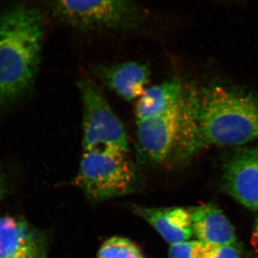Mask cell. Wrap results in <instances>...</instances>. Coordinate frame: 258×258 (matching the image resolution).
Wrapping results in <instances>:
<instances>
[{"label": "cell", "instance_id": "1", "mask_svg": "<svg viewBox=\"0 0 258 258\" xmlns=\"http://www.w3.org/2000/svg\"><path fill=\"white\" fill-rule=\"evenodd\" d=\"M258 139V97L222 86L185 87L184 125L174 161L184 164L210 146Z\"/></svg>", "mask_w": 258, "mask_h": 258}, {"label": "cell", "instance_id": "2", "mask_svg": "<svg viewBox=\"0 0 258 258\" xmlns=\"http://www.w3.org/2000/svg\"><path fill=\"white\" fill-rule=\"evenodd\" d=\"M45 18L20 3L0 13V112L11 109L33 87L41 63Z\"/></svg>", "mask_w": 258, "mask_h": 258}, {"label": "cell", "instance_id": "3", "mask_svg": "<svg viewBox=\"0 0 258 258\" xmlns=\"http://www.w3.org/2000/svg\"><path fill=\"white\" fill-rule=\"evenodd\" d=\"M49 8L60 23L83 31L132 30L149 16L143 6L129 0H61L50 2Z\"/></svg>", "mask_w": 258, "mask_h": 258}, {"label": "cell", "instance_id": "4", "mask_svg": "<svg viewBox=\"0 0 258 258\" xmlns=\"http://www.w3.org/2000/svg\"><path fill=\"white\" fill-rule=\"evenodd\" d=\"M137 174L128 154L115 151L83 152L75 184L93 201H104L132 192Z\"/></svg>", "mask_w": 258, "mask_h": 258}, {"label": "cell", "instance_id": "5", "mask_svg": "<svg viewBox=\"0 0 258 258\" xmlns=\"http://www.w3.org/2000/svg\"><path fill=\"white\" fill-rule=\"evenodd\" d=\"M77 86L83 106V152L106 150L128 154L126 130L101 88L88 79L80 80Z\"/></svg>", "mask_w": 258, "mask_h": 258}, {"label": "cell", "instance_id": "6", "mask_svg": "<svg viewBox=\"0 0 258 258\" xmlns=\"http://www.w3.org/2000/svg\"><path fill=\"white\" fill-rule=\"evenodd\" d=\"M183 125L184 94L179 103L166 113L137 120V149L140 157L153 164L174 160Z\"/></svg>", "mask_w": 258, "mask_h": 258}, {"label": "cell", "instance_id": "7", "mask_svg": "<svg viewBox=\"0 0 258 258\" xmlns=\"http://www.w3.org/2000/svg\"><path fill=\"white\" fill-rule=\"evenodd\" d=\"M224 189L244 208L258 210V147L234 153L223 167Z\"/></svg>", "mask_w": 258, "mask_h": 258}, {"label": "cell", "instance_id": "8", "mask_svg": "<svg viewBox=\"0 0 258 258\" xmlns=\"http://www.w3.org/2000/svg\"><path fill=\"white\" fill-rule=\"evenodd\" d=\"M48 241L23 217H0V258H47Z\"/></svg>", "mask_w": 258, "mask_h": 258}, {"label": "cell", "instance_id": "9", "mask_svg": "<svg viewBox=\"0 0 258 258\" xmlns=\"http://www.w3.org/2000/svg\"><path fill=\"white\" fill-rule=\"evenodd\" d=\"M95 76L125 101L138 100L147 88L151 73L149 66L139 61H127L110 66H97Z\"/></svg>", "mask_w": 258, "mask_h": 258}, {"label": "cell", "instance_id": "10", "mask_svg": "<svg viewBox=\"0 0 258 258\" xmlns=\"http://www.w3.org/2000/svg\"><path fill=\"white\" fill-rule=\"evenodd\" d=\"M135 212L170 245L189 241L193 237L192 222L189 209L137 207Z\"/></svg>", "mask_w": 258, "mask_h": 258}, {"label": "cell", "instance_id": "11", "mask_svg": "<svg viewBox=\"0 0 258 258\" xmlns=\"http://www.w3.org/2000/svg\"><path fill=\"white\" fill-rule=\"evenodd\" d=\"M189 210L194 235L198 240L220 247L237 242L233 226L216 205L204 204Z\"/></svg>", "mask_w": 258, "mask_h": 258}, {"label": "cell", "instance_id": "12", "mask_svg": "<svg viewBox=\"0 0 258 258\" xmlns=\"http://www.w3.org/2000/svg\"><path fill=\"white\" fill-rule=\"evenodd\" d=\"M185 86L179 79H171L147 87L137 100V120L147 119L166 113L181 101Z\"/></svg>", "mask_w": 258, "mask_h": 258}, {"label": "cell", "instance_id": "13", "mask_svg": "<svg viewBox=\"0 0 258 258\" xmlns=\"http://www.w3.org/2000/svg\"><path fill=\"white\" fill-rule=\"evenodd\" d=\"M98 258H144L142 250L125 237L114 236L105 241L98 252Z\"/></svg>", "mask_w": 258, "mask_h": 258}, {"label": "cell", "instance_id": "14", "mask_svg": "<svg viewBox=\"0 0 258 258\" xmlns=\"http://www.w3.org/2000/svg\"><path fill=\"white\" fill-rule=\"evenodd\" d=\"M220 246L200 240H189L170 245L169 258H213Z\"/></svg>", "mask_w": 258, "mask_h": 258}, {"label": "cell", "instance_id": "15", "mask_svg": "<svg viewBox=\"0 0 258 258\" xmlns=\"http://www.w3.org/2000/svg\"><path fill=\"white\" fill-rule=\"evenodd\" d=\"M213 258H243V251L240 244L236 242L220 247Z\"/></svg>", "mask_w": 258, "mask_h": 258}, {"label": "cell", "instance_id": "16", "mask_svg": "<svg viewBox=\"0 0 258 258\" xmlns=\"http://www.w3.org/2000/svg\"><path fill=\"white\" fill-rule=\"evenodd\" d=\"M11 189V184L9 175L5 170L4 166L0 164V202L9 195Z\"/></svg>", "mask_w": 258, "mask_h": 258}, {"label": "cell", "instance_id": "17", "mask_svg": "<svg viewBox=\"0 0 258 258\" xmlns=\"http://www.w3.org/2000/svg\"><path fill=\"white\" fill-rule=\"evenodd\" d=\"M252 241L254 244H258V217L254 225L253 234H252Z\"/></svg>", "mask_w": 258, "mask_h": 258}]
</instances>
